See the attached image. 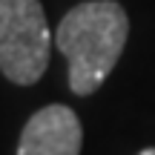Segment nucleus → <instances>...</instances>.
Wrapping results in <instances>:
<instances>
[{"label": "nucleus", "instance_id": "f257e3e1", "mask_svg": "<svg viewBox=\"0 0 155 155\" xmlns=\"http://www.w3.org/2000/svg\"><path fill=\"white\" fill-rule=\"evenodd\" d=\"M127 35L129 17L115 0H89L63 15L55 43L69 61V86L75 95H92L109 78L127 46Z\"/></svg>", "mask_w": 155, "mask_h": 155}, {"label": "nucleus", "instance_id": "f03ea898", "mask_svg": "<svg viewBox=\"0 0 155 155\" xmlns=\"http://www.w3.org/2000/svg\"><path fill=\"white\" fill-rule=\"evenodd\" d=\"M52 35L40 0H0V72L32 86L49 66Z\"/></svg>", "mask_w": 155, "mask_h": 155}, {"label": "nucleus", "instance_id": "7ed1b4c3", "mask_svg": "<svg viewBox=\"0 0 155 155\" xmlns=\"http://www.w3.org/2000/svg\"><path fill=\"white\" fill-rule=\"evenodd\" d=\"M83 129L69 106L52 104L38 109L20 132L17 155H81Z\"/></svg>", "mask_w": 155, "mask_h": 155}, {"label": "nucleus", "instance_id": "20e7f679", "mask_svg": "<svg viewBox=\"0 0 155 155\" xmlns=\"http://www.w3.org/2000/svg\"><path fill=\"white\" fill-rule=\"evenodd\" d=\"M138 155H155V147H147V150H141Z\"/></svg>", "mask_w": 155, "mask_h": 155}]
</instances>
